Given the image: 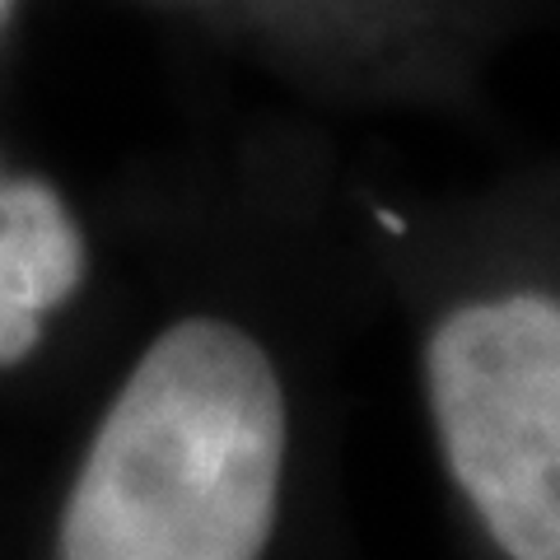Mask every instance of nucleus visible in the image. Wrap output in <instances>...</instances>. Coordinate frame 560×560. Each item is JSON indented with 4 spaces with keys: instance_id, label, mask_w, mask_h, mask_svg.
I'll use <instances>...</instances> for the list:
<instances>
[{
    "instance_id": "nucleus-2",
    "label": "nucleus",
    "mask_w": 560,
    "mask_h": 560,
    "mask_svg": "<svg viewBox=\"0 0 560 560\" xmlns=\"http://www.w3.org/2000/svg\"><path fill=\"white\" fill-rule=\"evenodd\" d=\"M430 407L453 481L510 560H560V300L500 294L434 327Z\"/></svg>"
},
{
    "instance_id": "nucleus-3",
    "label": "nucleus",
    "mask_w": 560,
    "mask_h": 560,
    "mask_svg": "<svg viewBox=\"0 0 560 560\" xmlns=\"http://www.w3.org/2000/svg\"><path fill=\"white\" fill-rule=\"evenodd\" d=\"M80 234L43 183L0 187V294L33 313L80 285Z\"/></svg>"
},
{
    "instance_id": "nucleus-5",
    "label": "nucleus",
    "mask_w": 560,
    "mask_h": 560,
    "mask_svg": "<svg viewBox=\"0 0 560 560\" xmlns=\"http://www.w3.org/2000/svg\"><path fill=\"white\" fill-rule=\"evenodd\" d=\"M5 10H10V0H0V20H5Z\"/></svg>"
},
{
    "instance_id": "nucleus-1",
    "label": "nucleus",
    "mask_w": 560,
    "mask_h": 560,
    "mask_svg": "<svg viewBox=\"0 0 560 560\" xmlns=\"http://www.w3.org/2000/svg\"><path fill=\"white\" fill-rule=\"evenodd\" d=\"M285 471L267 350L220 318L168 327L131 370L61 518V560H257Z\"/></svg>"
},
{
    "instance_id": "nucleus-4",
    "label": "nucleus",
    "mask_w": 560,
    "mask_h": 560,
    "mask_svg": "<svg viewBox=\"0 0 560 560\" xmlns=\"http://www.w3.org/2000/svg\"><path fill=\"white\" fill-rule=\"evenodd\" d=\"M38 318L43 313H33L24 304H14L0 294V364H14L24 360L33 346H38Z\"/></svg>"
}]
</instances>
